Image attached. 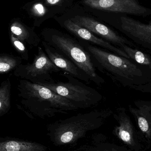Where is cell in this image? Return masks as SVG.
<instances>
[{"instance_id":"cell-1","label":"cell","mask_w":151,"mask_h":151,"mask_svg":"<svg viewBox=\"0 0 151 151\" xmlns=\"http://www.w3.org/2000/svg\"><path fill=\"white\" fill-rule=\"evenodd\" d=\"M83 46L95 67L114 82L137 91L143 86H151V71L148 67L97 46L87 43Z\"/></svg>"},{"instance_id":"cell-2","label":"cell","mask_w":151,"mask_h":151,"mask_svg":"<svg viewBox=\"0 0 151 151\" xmlns=\"http://www.w3.org/2000/svg\"><path fill=\"white\" fill-rule=\"evenodd\" d=\"M17 91L21 107L41 118L53 117L57 114H66L79 109L67 99L27 80H20Z\"/></svg>"},{"instance_id":"cell-3","label":"cell","mask_w":151,"mask_h":151,"mask_svg":"<svg viewBox=\"0 0 151 151\" xmlns=\"http://www.w3.org/2000/svg\"><path fill=\"white\" fill-rule=\"evenodd\" d=\"M44 41L66 57L98 85L105 82L97 73L90 53L82 44L64 34L52 32L43 35Z\"/></svg>"},{"instance_id":"cell-4","label":"cell","mask_w":151,"mask_h":151,"mask_svg":"<svg viewBox=\"0 0 151 151\" xmlns=\"http://www.w3.org/2000/svg\"><path fill=\"white\" fill-rule=\"evenodd\" d=\"M64 76L68 79V81H55L39 85L67 99L79 109L95 106L102 101L103 96L96 90L84 84L69 73L64 72Z\"/></svg>"},{"instance_id":"cell-5","label":"cell","mask_w":151,"mask_h":151,"mask_svg":"<svg viewBox=\"0 0 151 151\" xmlns=\"http://www.w3.org/2000/svg\"><path fill=\"white\" fill-rule=\"evenodd\" d=\"M61 70L52 63L45 51L39 47L33 63L20 65L14 70V75L33 83L41 84L55 82L52 74Z\"/></svg>"},{"instance_id":"cell-6","label":"cell","mask_w":151,"mask_h":151,"mask_svg":"<svg viewBox=\"0 0 151 151\" xmlns=\"http://www.w3.org/2000/svg\"><path fill=\"white\" fill-rule=\"evenodd\" d=\"M109 109L95 110L86 114H80L64 120H61L51 125L58 131L63 133L60 140L64 143L69 142L74 138V132H81L91 125L94 122L111 112Z\"/></svg>"},{"instance_id":"cell-7","label":"cell","mask_w":151,"mask_h":151,"mask_svg":"<svg viewBox=\"0 0 151 151\" xmlns=\"http://www.w3.org/2000/svg\"><path fill=\"white\" fill-rule=\"evenodd\" d=\"M84 4L101 10L138 16L151 14V9L140 5L136 0H84Z\"/></svg>"},{"instance_id":"cell-8","label":"cell","mask_w":151,"mask_h":151,"mask_svg":"<svg viewBox=\"0 0 151 151\" xmlns=\"http://www.w3.org/2000/svg\"><path fill=\"white\" fill-rule=\"evenodd\" d=\"M74 23L89 30L106 41L122 49L123 45L134 47L133 44L127 39L120 35L105 25L87 17L77 16L71 19Z\"/></svg>"},{"instance_id":"cell-9","label":"cell","mask_w":151,"mask_h":151,"mask_svg":"<svg viewBox=\"0 0 151 151\" xmlns=\"http://www.w3.org/2000/svg\"><path fill=\"white\" fill-rule=\"evenodd\" d=\"M120 21L123 32L136 43L151 52V23L143 24L127 17H121Z\"/></svg>"},{"instance_id":"cell-10","label":"cell","mask_w":151,"mask_h":151,"mask_svg":"<svg viewBox=\"0 0 151 151\" xmlns=\"http://www.w3.org/2000/svg\"><path fill=\"white\" fill-rule=\"evenodd\" d=\"M64 26L69 32L78 38L97 45L100 47L111 51L116 55L130 59L127 54L120 48L106 41L102 38L94 35L91 32L74 23L71 19H67L64 23Z\"/></svg>"},{"instance_id":"cell-11","label":"cell","mask_w":151,"mask_h":151,"mask_svg":"<svg viewBox=\"0 0 151 151\" xmlns=\"http://www.w3.org/2000/svg\"><path fill=\"white\" fill-rule=\"evenodd\" d=\"M42 45L45 53L53 63L64 72L72 76L89 83L90 81L89 76L66 57L62 55L56 50L48 45L43 41Z\"/></svg>"},{"instance_id":"cell-12","label":"cell","mask_w":151,"mask_h":151,"mask_svg":"<svg viewBox=\"0 0 151 151\" xmlns=\"http://www.w3.org/2000/svg\"><path fill=\"white\" fill-rule=\"evenodd\" d=\"M10 30L19 40L24 43H27L31 48L39 47L40 42V38L21 23L13 22L11 25Z\"/></svg>"},{"instance_id":"cell-13","label":"cell","mask_w":151,"mask_h":151,"mask_svg":"<svg viewBox=\"0 0 151 151\" xmlns=\"http://www.w3.org/2000/svg\"><path fill=\"white\" fill-rule=\"evenodd\" d=\"M44 148L36 143L9 141L1 142L0 151H43Z\"/></svg>"},{"instance_id":"cell-14","label":"cell","mask_w":151,"mask_h":151,"mask_svg":"<svg viewBox=\"0 0 151 151\" xmlns=\"http://www.w3.org/2000/svg\"><path fill=\"white\" fill-rule=\"evenodd\" d=\"M22 58L11 54L3 53L0 55V73L6 74L15 70L22 64Z\"/></svg>"},{"instance_id":"cell-15","label":"cell","mask_w":151,"mask_h":151,"mask_svg":"<svg viewBox=\"0 0 151 151\" xmlns=\"http://www.w3.org/2000/svg\"><path fill=\"white\" fill-rule=\"evenodd\" d=\"M11 83L9 79L1 83L0 87V116L7 114L11 108Z\"/></svg>"},{"instance_id":"cell-16","label":"cell","mask_w":151,"mask_h":151,"mask_svg":"<svg viewBox=\"0 0 151 151\" xmlns=\"http://www.w3.org/2000/svg\"><path fill=\"white\" fill-rule=\"evenodd\" d=\"M122 49L127 54L131 60L148 67L151 71V56L150 55L126 44L122 46Z\"/></svg>"},{"instance_id":"cell-17","label":"cell","mask_w":151,"mask_h":151,"mask_svg":"<svg viewBox=\"0 0 151 151\" xmlns=\"http://www.w3.org/2000/svg\"><path fill=\"white\" fill-rule=\"evenodd\" d=\"M10 42L14 49L23 60L27 61L29 59V52L25 43L19 40L14 35L11 34Z\"/></svg>"},{"instance_id":"cell-18","label":"cell","mask_w":151,"mask_h":151,"mask_svg":"<svg viewBox=\"0 0 151 151\" xmlns=\"http://www.w3.org/2000/svg\"><path fill=\"white\" fill-rule=\"evenodd\" d=\"M33 12L35 15L38 16H42L44 15L46 12V10L42 4H35L33 8Z\"/></svg>"},{"instance_id":"cell-19","label":"cell","mask_w":151,"mask_h":151,"mask_svg":"<svg viewBox=\"0 0 151 151\" xmlns=\"http://www.w3.org/2000/svg\"><path fill=\"white\" fill-rule=\"evenodd\" d=\"M138 117V123L140 129L143 132L148 131L149 128V124L146 120L142 117Z\"/></svg>"},{"instance_id":"cell-20","label":"cell","mask_w":151,"mask_h":151,"mask_svg":"<svg viewBox=\"0 0 151 151\" xmlns=\"http://www.w3.org/2000/svg\"><path fill=\"white\" fill-rule=\"evenodd\" d=\"M120 135L122 140L125 142H128L130 140V134L128 131L122 130L121 132Z\"/></svg>"},{"instance_id":"cell-21","label":"cell","mask_w":151,"mask_h":151,"mask_svg":"<svg viewBox=\"0 0 151 151\" xmlns=\"http://www.w3.org/2000/svg\"><path fill=\"white\" fill-rule=\"evenodd\" d=\"M140 91L143 92L151 93V86H144L141 89Z\"/></svg>"},{"instance_id":"cell-22","label":"cell","mask_w":151,"mask_h":151,"mask_svg":"<svg viewBox=\"0 0 151 151\" xmlns=\"http://www.w3.org/2000/svg\"><path fill=\"white\" fill-rule=\"evenodd\" d=\"M62 0H46L47 3L51 5H55L60 2Z\"/></svg>"}]
</instances>
